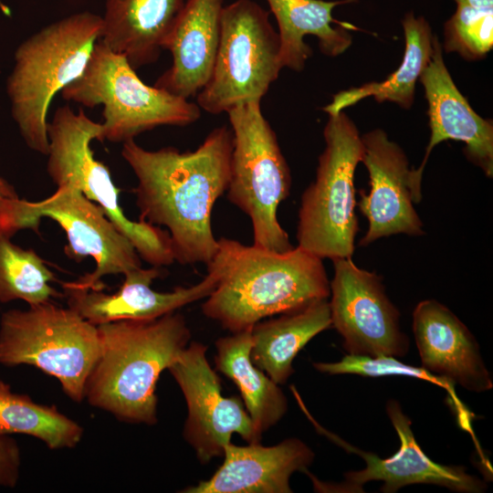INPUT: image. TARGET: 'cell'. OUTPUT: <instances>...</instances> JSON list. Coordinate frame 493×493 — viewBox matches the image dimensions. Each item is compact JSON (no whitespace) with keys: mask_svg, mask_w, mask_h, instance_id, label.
Wrapping results in <instances>:
<instances>
[{"mask_svg":"<svg viewBox=\"0 0 493 493\" xmlns=\"http://www.w3.org/2000/svg\"><path fill=\"white\" fill-rule=\"evenodd\" d=\"M232 147L226 125L212 130L194 151H149L134 140L122 143L121 156L138 181L139 219L167 228L174 259L182 265H207L215 255L212 212L228 187Z\"/></svg>","mask_w":493,"mask_h":493,"instance_id":"1","label":"cell"},{"mask_svg":"<svg viewBox=\"0 0 493 493\" xmlns=\"http://www.w3.org/2000/svg\"><path fill=\"white\" fill-rule=\"evenodd\" d=\"M322 260L299 246L276 252L221 237L206 265L217 271V284L202 311L237 332L268 317L328 299L330 280Z\"/></svg>","mask_w":493,"mask_h":493,"instance_id":"2","label":"cell"},{"mask_svg":"<svg viewBox=\"0 0 493 493\" xmlns=\"http://www.w3.org/2000/svg\"><path fill=\"white\" fill-rule=\"evenodd\" d=\"M97 328L100 351L85 384L84 399L121 421L156 424V383L191 338L184 317L174 311Z\"/></svg>","mask_w":493,"mask_h":493,"instance_id":"3","label":"cell"},{"mask_svg":"<svg viewBox=\"0 0 493 493\" xmlns=\"http://www.w3.org/2000/svg\"><path fill=\"white\" fill-rule=\"evenodd\" d=\"M101 33L102 17L84 11L44 26L16 49L6 93L11 115L31 150L47 155L51 101L81 75Z\"/></svg>","mask_w":493,"mask_h":493,"instance_id":"4","label":"cell"},{"mask_svg":"<svg viewBox=\"0 0 493 493\" xmlns=\"http://www.w3.org/2000/svg\"><path fill=\"white\" fill-rule=\"evenodd\" d=\"M60 93L88 108L102 105L100 142L123 143L157 127H184L201 117L196 103L142 81L126 58L100 39L81 75Z\"/></svg>","mask_w":493,"mask_h":493,"instance_id":"5","label":"cell"},{"mask_svg":"<svg viewBox=\"0 0 493 493\" xmlns=\"http://www.w3.org/2000/svg\"><path fill=\"white\" fill-rule=\"evenodd\" d=\"M260 105L248 101L226 112L233 138L226 195L249 217L254 246L286 252L293 246L278 209L289 195L291 173Z\"/></svg>","mask_w":493,"mask_h":493,"instance_id":"6","label":"cell"},{"mask_svg":"<svg viewBox=\"0 0 493 493\" xmlns=\"http://www.w3.org/2000/svg\"><path fill=\"white\" fill-rule=\"evenodd\" d=\"M323 137L316 178L301 196L296 237L299 246L321 259L348 258L359 231L354 173L362 155V135L343 110L328 115Z\"/></svg>","mask_w":493,"mask_h":493,"instance_id":"7","label":"cell"},{"mask_svg":"<svg viewBox=\"0 0 493 493\" xmlns=\"http://www.w3.org/2000/svg\"><path fill=\"white\" fill-rule=\"evenodd\" d=\"M101 122L89 119L80 109L58 107L47 132V172L57 186L71 184L98 205L116 228L133 245L141 259L162 267L175 262L167 230L146 221L128 218L119 203L120 190L108 167L94 157L93 140L100 142Z\"/></svg>","mask_w":493,"mask_h":493,"instance_id":"8","label":"cell"},{"mask_svg":"<svg viewBox=\"0 0 493 493\" xmlns=\"http://www.w3.org/2000/svg\"><path fill=\"white\" fill-rule=\"evenodd\" d=\"M42 218L54 220L68 239L66 254L81 261L91 257L95 269L68 286L82 289H103L102 277L122 274L142 267L141 257L131 241L107 217L103 210L71 184L57 186L50 196L37 202L0 199V234L11 238L22 229L39 232Z\"/></svg>","mask_w":493,"mask_h":493,"instance_id":"9","label":"cell"},{"mask_svg":"<svg viewBox=\"0 0 493 493\" xmlns=\"http://www.w3.org/2000/svg\"><path fill=\"white\" fill-rule=\"evenodd\" d=\"M100 351L96 325L76 310L52 301L10 309L0 320V363L27 364L56 377L74 402L84 399L89 374Z\"/></svg>","mask_w":493,"mask_h":493,"instance_id":"10","label":"cell"},{"mask_svg":"<svg viewBox=\"0 0 493 493\" xmlns=\"http://www.w3.org/2000/svg\"><path fill=\"white\" fill-rule=\"evenodd\" d=\"M279 37L269 13L253 0L224 5L220 38L211 77L196 95V104L210 114L259 100L278 79Z\"/></svg>","mask_w":493,"mask_h":493,"instance_id":"11","label":"cell"},{"mask_svg":"<svg viewBox=\"0 0 493 493\" xmlns=\"http://www.w3.org/2000/svg\"><path fill=\"white\" fill-rule=\"evenodd\" d=\"M329 301L331 326L348 354L402 357L409 339L400 312L388 298L381 276L357 267L351 257L332 260Z\"/></svg>","mask_w":493,"mask_h":493,"instance_id":"12","label":"cell"},{"mask_svg":"<svg viewBox=\"0 0 493 493\" xmlns=\"http://www.w3.org/2000/svg\"><path fill=\"white\" fill-rule=\"evenodd\" d=\"M206 351L205 344L193 341L167 369L187 405L184 437L202 464L222 456L234 434L248 443H257L241 400L222 394L219 377L208 363Z\"/></svg>","mask_w":493,"mask_h":493,"instance_id":"13","label":"cell"},{"mask_svg":"<svg viewBox=\"0 0 493 493\" xmlns=\"http://www.w3.org/2000/svg\"><path fill=\"white\" fill-rule=\"evenodd\" d=\"M299 404L320 433L346 451L360 456L366 465L363 469L346 473L341 483L320 489L363 492L364 484L370 481H383L380 489L384 493H393L412 484H434L464 493H480L487 488L483 480L468 474L464 467L441 465L429 458L416 442L411 429V420L396 400L387 402L386 413L398 435L400 446L396 453L387 458L357 448L326 430L311 417L300 401Z\"/></svg>","mask_w":493,"mask_h":493,"instance_id":"14","label":"cell"},{"mask_svg":"<svg viewBox=\"0 0 493 493\" xmlns=\"http://www.w3.org/2000/svg\"><path fill=\"white\" fill-rule=\"evenodd\" d=\"M427 101L430 138L420 166L412 169L411 191L415 202L422 200V179L434 148L448 140L465 144L466 158L493 176V122L478 115L460 92L444 60L443 48L435 39L431 59L419 79Z\"/></svg>","mask_w":493,"mask_h":493,"instance_id":"15","label":"cell"},{"mask_svg":"<svg viewBox=\"0 0 493 493\" xmlns=\"http://www.w3.org/2000/svg\"><path fill=\"white\" fill-rule=\"evenodd\" d=\"M362 142L361 163L368 171L370 190L361 191L356 205L369 226L359 246L398 234L424 235V223L412 199V169L403 148L380 128L362 134Z\"/></svg>","mask_w":493,"mask_h":493,"instance_id":"16","label":"cell"},{"mask_svg":"<svg viewBox=\"0 0 493 493\" xmlns=\"http://www.w3.org/2000/svg\"><path fill=\"white\" fill-rule=\"evenodd\" d=\"M161 267H142L124 274V281L118 291L107 294L102 289H82L62 283L64 296L69 308L94 325L120 320H150L162 317L204 299L215 289L217 271L207 267L206 276L190 287H177L169 292H159L151 288L152 281L162 275Z\"/></svg>","mask_w":493,"mask_h":493,"instance_id":"17","label":"cell"},{"mask_svg":"<svg viewBox=\"0 0 493 493\" xmlns=\"http://www.w3.org/2000/svg\"><path fill=\"white\" fill-rule=\"evenodd\" d=\"M413 332L425 370L471 392L493 388L477 340L446 306L435 299L420 301L413 311Z\"/></svg>","mask_w":493,"mask_h":493,"instance_id":"18","label":"cell"},{"mask_svg":"<svg viewBox=\"0 0 493 493\" xmlns=\"http://www.w3.org/2000/svg\"><path fill=\"white\" fill-rule=\"evenodd\" d=\"M224 461L213 476L182 490L185 493H290L289 479L297 471L307 472L313 451L299 438H287L264 446L227 444Z\"/></svg>","mask_w":493,"mask_h":493,"instance_id":"19","label":"cell"},{"mask_svg":"<svg viewBox=\"0 0 493 493\" xmlns=\"http://www.w3.org/2000/svg\"><path fill=\"white\" fill-rule=\"evenodd\" d=\"M223 7V0L188 1L164 47L172 54V65L155 87L188 100L205 86L219 45Z\"/></svg>","mask_w":493,"mask_h":493,"instance_id":"20","label":"cell"},{"mask_svg":"<svg viewBox=\"0 0 493 493\" xmlns=\"http://www.w3.org/2000/svg\"><path fill=\"white\" fill-rule=\"evenodd\" d=\"M189 0H105L100 40L136 70L156 62Z\"/></svg>","mask_w":493,"mask_h":493,"instance_id":"21","label":"cell"},{"mask_svg":"<svg viewBox=\"0 0 493 493\" xmlns=\"http://www.w3.org/2000/svg\"><path fill=\"white\" fill-rule=\"evenodd\" d=\"M278 27L279 61L283 68L302 71L311 57L306 36L318 39L320 52L335 58L352 44V37L343 26H332L335 7L356 0H266Z\"/></svg>","mask_w":493,"mask_h":493,"instance_id":"22","label":"cell"},{"mask_svg":"<svg viewBox=\"0 0 493 493\" xmlns=\"http://www.w3.org/2000/svg\"><path fill=\"white\" fill-rule=\"evenodd\" d=\"M331 327L328 299L262 320L251 328L250 359L278 384L294 372L292 363L301 349L316 335Z\"/></svg>","mask_w":493,"mask_h":493,"instance_id":"23","label":"cell"},{"mask_svg":"<svg viewBox=\"0 0 493 493\" xmlns=\"http://www.w3.org/2000/svg\"><path fill=\"white\" fill-rule=\"evenodd\" d=\"M404 54L400 66L385 79L341 90L322 108L328 115L337 114L361 100L372 97L377 102L397 104L409 110L414 101L415 87L428 65L437 38L427 19L408 11L402 18Z\"/></svg>","mask_w":493,"mask_h":493,"instance_id":"24","label":"cell"},{"mask_svg":"<svg viewBox=\"0 0 493 493\" xmlns=\"http://www.w3.org/2000/svg\"><path fill=\"white\" fill-rule=\"evenodd\" d=\"M215 345V368L236 384L259 443L263 433L285 415L287 397L278 384L252 362L251 329L219 338Z\"/></svg>","mask_w":493,"mask_h":493,"instance_id":"25","label":"cell"},{"mask_svg":"<svg viewBox=\"0 0 493 493\" xmlns=\"http://www.w3.org/2000/svg\"><path fill=\"white\" fill-rule=\"evenodd\" d=\"M24 434L43 441L50 449L76 446L82 427L55 406L35 403L27 395L12 392L0 380V435Z\"/></svg>","mask_w":493,"mask_h":493,"instance_id":"26","label":"cell"},{"mask_svg":"<svg viewBox=\"0 0 493 493\" xmlns=\"http://www.w3.org/2000/svg\"><path fill=\"white\" fill-rule=\"evenodd\" d=\"M55 279L34 249H24L0 234V302L20 299L34 306L65 297L50 285Z\"/></svg>","mask_w":493,"mask_h":493,"instance_id":"27","label":"cell"},{"mask_svg":"<svg viewBox=\"0 0 493 493\" xmlns=\"http://www.w3.org/2000/svg\"><path fill=\"white\" fill-rule=\"evenodd\" d=\"M313 366L317 371L328 374H357L366 377L402 376L427 381L441 387L447 393L446 400L459 427L470 435L477 445L479 456H483L472 427L474 414L458 398L455 389L456 384L448 379L434 374L424 367L404 363L393 356L371 357L346 354L339 362H314Z\"/></svg>","mask_w":493,"mask_h":493,"instance_id":"28","label":"cell"},{"mask_svg":"<svg viewBox=\"0 0 493 493\" xmlns=\"http://www.w3.org/2000/svg\"><path fill=\"white\" fill-rule=\"evenodd\" d=\"M443 50L468 61L483 59L493 47V9L456 5L444 25Z\"/></svg>","mask_w":493,"mask_h":493,"instance_id":"29","label":"cell"},{"mask_svg":"<svg viewBox=\"0 0 493 493\" xmlns=\"http://www.w3.org/2000/svg\"><path fill=\"white\" fill-rule=\"evenodd\" d=\"M21 464L16 442L8 435H0V486L15 488Z\"/></svg>","mask_w":493,"mask_h":493,"instance_id":"30","label":"cell"},{"mask_svg":"<svg viewBox=\"0 0 493 493\" xmlns=\"http://www.w3.org/2000/svg\"><path fill=\"white\" fill-rule=\"evenodd\" d=\"M456 5H467L479 9H493V0H453Z\"/></svg>","mask_w":493,"mask_h":493,"instance_id":"31","label":"cell"},{"mask_svg":"<svg viewBox=\"0 0 493 493\" xmlns=\"http://www.w3.org/2000/svg\"><path fill=\"white\" fill-rule=\"evenodd\" d=\"M17 194L14 186L9 184L5 178L0 176V199L2 198H16Z\"/></svg>","mask_w":493,"mask_h":493,"instance_id":"32","label":"cell"}]
</instances>
